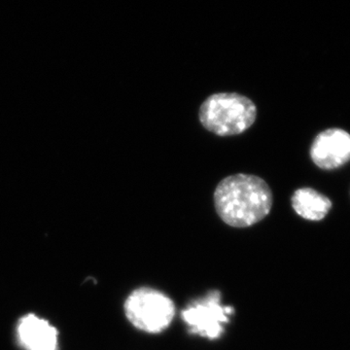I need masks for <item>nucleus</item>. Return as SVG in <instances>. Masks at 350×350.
<instances>
[{
  "mask_svg": "<svg viewBox=\"0 0 350 350\" xmlns=\"http://www.w3.org/2000/svg\"><path fill=\"white\" fill-rule=\"evenodd\" d=\"M273 193L261 177L239 174L226 177L214 192V206L223 222L247 228L266 218L273 206Z\"/></svg>",
  "mask_w": 350,
  "mask_h": 350,
  "instance_id": "f257e3e1",
  "label": "nucleus"
},
{
  "mask_svg": "<svg viewBox=\"0 0 350 350\" xmlns=\"http://www.w3.org/2000/svg\"><path fill=\"white\" fill-rule=\"evenodd\" d=\"M256 117L254 103L236 93H219L208 96L199 112L202 125L219 137L241 135L254 124Z\"/></svg>",
  "mask_w": 350,
  "mask_h": 350,
  "instance_id": "f03ea898",
  "label": "nucleus"
},
{
  "mask_svg": "<svg viewBox=\"0 0 350 350\" xmlns=\"http://www.w3.org/2000/svg\"><path fill=\"white\" fill-rule=\"evenodd\" d=\"M124 310L131 325L148 334L167 330L175 317L174 301L167 294L152 287L133 290L126 298Z\"/></svg>",
  "mask_w": 350,
  "mask_h": 350,
  "instance_id": "7ed1b4c3",
  "label": "nucleus"
},
{
  "mask_svg": "<svg viewBox=\"0 0 350 350\" xmlns=\"http://www.w3.org/2000/svg\"><path fill=\"white\" fill-rule=\"evenodd\" d=\"M234 312L232 306L221 305L220 292L213 290L204 298L189 303L181 317L189 326V333L217 340L225 333V325Z\"/></svg>",
  "mask_w": 350,
  "mask_h": 350,
  "instance_id": "20e7f679",
  "label": "nucleus"
},
{
  "mask_svg": "<svg viewBox=\"0 0 350 350\" xmlns=\"http://www.w3.org/2000/svg\"><path fill=\"white\" fill-rule=\"evenodd\" d=\"M313 163L322 170L342 167L350 160V135L340 129L322 131L310 149Z\"/></svg>",
  "mask_w": 350,
  "mask_h": 350,
  "instance_id": "39448f33",
  "label": "nucleus"
},
{
  "mask_svg": "<svg viewBox=\"0 0 350 350\" xmlns=\"http://www.w3.org/2000/svg\"><path fill=\"white\" fill-rule=\"evenodd\" d=\"M18 337L25 350H57V329L47 320L27 314L18 324Z\"/></svg>",
  "mask_w": 350,
  "mask_h": 350,
  "instance_id": "423d86ee",
  "label": "nucleus"
},
{
  "mask_svg": "<svg viewBox=\"0 0 350 350\" xmlns=\"http://www.w3.org/2000/svg\"><path fill=\"white\" fill-rule=\"evenodd\" d=\"M292 206L301 217L310 221L322 220L332 207L331 200L312 188H301L292 196Z\"/></svg>",
  "mask_w": 350,
  "mask_h": 350,
  "instance_id": "0eeeda50",
  "label": "nucleus"
}]
</instances>
